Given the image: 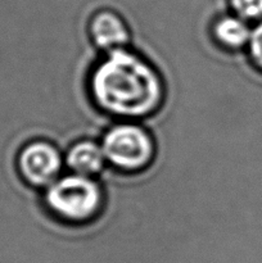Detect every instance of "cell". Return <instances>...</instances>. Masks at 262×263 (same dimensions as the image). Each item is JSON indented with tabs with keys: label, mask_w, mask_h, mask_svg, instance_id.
<instances>
[{
	"label": "cell",
	"mask_w": 262,
	"mask_h": 263,
	"mask_svg": "<svg viewBox=\"0 0 262 263\" xmlns=\"http://www.w3.org/2000/svg\"><path fill=\"white\" fill-rule=\"evenodd\" d=\"M89 33L94 45L105 51L122 49L130 41L127 26L112 10L95 13L90 20Z\"/></svg>",
	"instance_id": "cell-5"
},
{
	"label": "cell",
	"mask_w": 262,
	"mask_h": 263,
	"mask_svg": "<svg viewBox=\"0 0 262 263\" xmlns=\"http://www.w3.org/2000/svg\"><path fill=\"white\" fill-rule=\"evenodd\" d=\"M251 32L246 20L238 15H223L213 25L216 41L228 49H240L248 45Z\"/></svg>",
	"instance_id": "cell-7"
},
{
	"label": "cell",
	"mask_w": 262,
	"mask_h": 263,
	"mask_svg": "<svg viewBox=\"0 0 262 263\" xmlns=\"http://www.w3.org/2000/svg\"><path fill=\"white\" fill-rule=\"evenodd\" d=\"M248 50L252 62L257 68L262 69V22L252 30L248 41Z\"/></svg>",
	"instance_id": "cell-9"
},
{
	"label": "cell",
	"mask_w": 262,
	"mask_h": 263,
	"mask_svg": "<svg viewBox=\"0 0 262 263\" xmlns=\"http://www.w3.org/2000/svg\"><path fill=\"white\" fill-rule=\"evenodd\" d=\"M230 5L238 17L246 21L261 20L262 0H230Z\"/></svg>",
	"instance_id": "cell-8"
},
{
	"label": "cell",
	"mask_w": 262,
	"mask_h": 263,
	"mask_svg": "<svg viewBox=\"0 0 262 263\" xmlns=\"http://www.w3.org/2000/svg\"><path fill=\"white\" fill-rule=\"evenodd\" d=\"M17 170L32 186L48 187L58 179L62 170L61 153L48 141H31L18 153Z\"/></svg>",
	"instance_id": "cell-4"
},
{
	"label": "cell",
	"mask_w": 262,
	"mask_h": 263,
	"mask_svg": "<svg viewBox=\"0 0 262 263\" xmlns=\"http://www.w3.org/2000/svg\"><path fill=\"white\" fill-rule=\"evenodd\" d=\"M90 91L100 109L121 118L148 117L161 107L164 97L158 72L123 48L108 51L94 67Z\"/></svg>",
	"instance_id": "cell-1"
},
{
	"label": "cell",
	"mask_w": 262,
	"mask_h": 263,
	"mask_svg": "<svg viewBox=\"0 0 262 263\" xmlns=\"http://www.w3.org/2000/svg\"><path fill=\"white\" fill-rule=\"evenodd\" d=\"M105 156L102 145L91 140H81L67 152L66 163L72 174L91 177L104 168Z\"/></svg>",
	"instance_id": "cell-6"
},
{
	"label": "cell",
	"mask_w": 262,
	"mask_h": 263,
	"mask_svg": "<svg viewBox=\"0 0 262 263\" xmlns=\"http://www.w3.org/2000/svg\"><path fill=\"white\" fill-rule=\"evenodd\" d=\"M102 148L105 159L116 168L136 172L146 168L156 153L154 141L146 130L133 123H121L104 134Z\"/></svg>",
	"instance_id": "cell-3"
},
{
	"label": "cell",
	"mask_w": 262,
	"mask_h": 263,
	"mask_svg": "<svg viewBox=\"0 0 262 263\" xmlns=\"http://www.w3.org/2000/svg\"><path fill=\"white\" fill-rule=\"evenodd\" d=\"M44 200L50 212L62 221L82 223L100 212L103 192L91 177L72 174L49 185Z\"/></svg>",
	"instance_id": "cell-2"
}]
</instances>
